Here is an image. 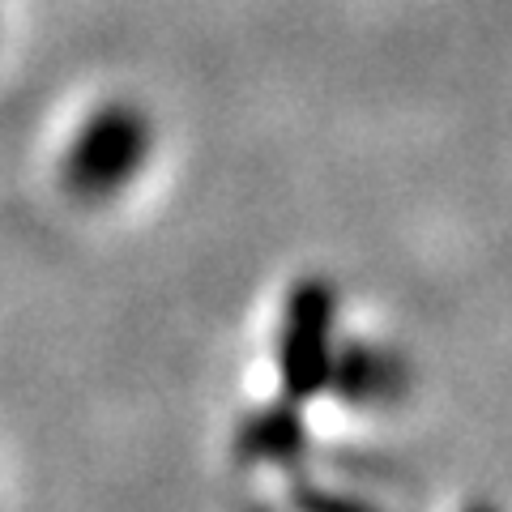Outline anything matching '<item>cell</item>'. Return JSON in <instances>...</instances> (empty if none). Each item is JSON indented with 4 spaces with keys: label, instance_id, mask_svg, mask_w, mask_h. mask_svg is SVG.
I'll return each instance as SVG.
<instances>
[{
    "label": "cell",
    "instance_id": "2",
    "mask_svg": "<svg viewBox=\"0 0 512 512\" xmlns=\"http://www.w3.org/2000/svg\"><path fill=\"white\" fill-rule=\"evenodd\" d=\"M333 329H338V295L325 278H303L282 312L278 333V380L286 406L312 402L329 389L333 363Z\"/></svg>",
    "mask_w": 512,
    "mask_h": 512
},
{
    "label": "cell",
    "instance_id": "4",
    "mask_svg": "<svg viewBox=\"0 0 512 512\" xmlns=\"http://www.w3.org/2000/svg\"><path fill=\"white\" fill-rule=\"evenodd\" d=\"M248 444H256L265 457H286V453H295V444H299V427L295 423L282 427V414H265L261 423H252Z\"/></svg>",
    "mask_w": 512,
    "mask_h": 512
},
{
    "label": "cell",
    "instance_id": "3",
    "mask_svg": "<svg viewBox=\"0 0 512 512\" xmlns=\"http://www.w3.org/2000/svg\"><path fill=\"white\" fill-rule=\"evenodd\" d=\"M329 384H338L355 402H372V397H384L397 384V367L384 359L380 350H346V355L333 363Z\"/></svg>",
    "mask_w": 512,
    "mask_h": 512
},
{
    "label": "cell",
    "instance_id": "5",
    "mask_svg": "<svg viewBox=\"0 0 512 512\" xmlns=\"http://www.w3.org/2000/svg\"><path fill=\"white\" fill-rule=\"evenodd\" d=\"M466 512H500V508H495V504H491V500H474V504H470V508H466Z\"/></svg>",
    "mask_w": 512,
    "mask_h": 512
},
{
    "label": "cell",
    "instance_id": "1",
    "mask_svg": "<svg viewBox=\"0 0 512 512\" xmlns=\"http://www.w3.org/2000/svg\"><path fill=\"white\" fill-rule=\"evenodd\" d=\"M150 120L146 111L111 103L77 128L69 154H64V188L82 201L116 197L150 158Z\"/></svg>",
    "mask_w": 512,
    "mask_h": 512
}]
</instances>
